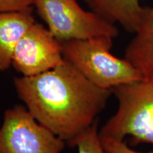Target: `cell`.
Wrapping results in <instances>:
<instances>
[{"mask_svg": "<svg viewBox=\"0 0 153 153\" xmlns=\"http://www.w3.org/2000/svg\"><path fill=\"white\" fill-rule=\"evenodd\" d=\"M33 7L62 43L99 36L115 38L119 34L116 25L84 9L76 0H33Z\"/></svg>", "mask_w": 153, "mask_h": 153, "instance_id": "cell-4", "label": "cell"}, {"mask_svg": "<svg viewBox=\"0 0 153 153\" xmlns=\"http://www.w3.org/2000/svg\"><path fill=\"white\" fill-rule=\"evenodd\" d=\"M63 61L62 42L48 28L35 22L17 44L11 66L22 76H31L52 70Z\"/></svg>", "mask_w": 153, "mask_h": 153, "instance_id": "cell-6", "label": "cell"}, {"mask_svg": "<svg viewBox=\"0 0 153 153\" xmlns=\"http://www.w3.org/2000/svg\"><path fill=\"white\" fill-rule=\"evenodd\" d=\"M111 90L118 101V108L99 135L120 140L130 136L133 145L153 144V79H143Z\"/></svg>", "mask_w": 153, "mask_h": 153, "instance_id": "cell-3", "label": "cell"}, {"mask_svg": "<svg viewBox=\"0 0 153 153\" xmlns=\"http://www.w3.org/2000/svg\"><path fill=\"white\" fill-rule=\"evenodd\" d=\"M14 85L32 116L70 146L93 125L112 94L65 60L41 74L15 77Z\"/></svg>", "mask_w": 153, "mask_h": 153, "instance_id": "cell-1", "label": "cell"}, {"mask_svg": "<svg viewBox=\"0 0 153 153\" xmlns=\"http://www.w3.org/2000/svg\"><path fill=\"white\" fill-rule=\"evenodd\" d=\"M114 38L99 36L62 42L64 60L72 64L94 85L104 89L144 79L126 58L110 52Z\"/></svg>", "mask_w": 153, "mask_h": 153, "instance_id": "cell-2", "label": "cell"}, {"mask_svg": "<svg viewBox=\"0 0 153 153\" xmlns=\"http://www.w3.org/2000/svg\"><path fill=\"white\" fill-rule=\"evenodd\" d=\"M65 144L26 106L15 105L4 111L0 127V153H61Z\"/></svg>", "mask_w": 153, "mask_h": 153, "instance_id": "cell-5", "label": "cell"}, {"mask_svg": "<svg viewBox=\"0 0 153 153\" xmlns=\"http://www.w3.org/2000/svg\"><path fill=\"white\" fill-rule=\"evenodd\" d=\"M145 79H153V7L148 10L125 51V57Z\"/></svg>", "mask_w": 153, "mask_h": 153, "instance_id": "cell-9", "label": "cell"}, {"mask_svg": "<svg viewBox=\"0 0 153 153\" xmlns=\"http://www.w3.org/2000/svg\"><path fill=\"white\" fill-rule=\"evenodd\" d=\"M99 137L101 145L106 153H153V151L149 152H140L134 150L126 144L123 140L109 137L101 136L100 135Z\"/></svg>", "mask_w": 153, "mask_h": 153, "instance_id": "cell-11", "label": "cell"}, {"mask_svg": "<svg viewBox=\"0 0 153 153\" xmlns=\"http://www.w3.org/2000/svg\"><path fill=\"white\" fill-rule=\"evenodd\" d=\"M70 147H76L77 153H106L101 145L97 120L80 134Z\"/></svg>", "mask_w": 153, "mask_h": 153, "instance_id": "cell-10", "label": "cell"}, {"mask_svg": "<svg viewBox=\"0 0 153 153\" xmlns=\"http://www.w3.org/2000/svg\"><path fill=\"white\" fill-rule=\"evenodd\" d=\"M32 10L0 13V71L11 66L17 44L36 22Z\"/></svg>", "mask_w": 153, "mask_h": 153, "instance_id": "cell-8", "label": "cell"}, {"mask_svg": "<svg viewBox=\"0 0 153 153\" xmlns=\"http://www.w3.org/2000/svg\"><path fill=\"white\" fill-rule=\"evenodd\" d=\"M89 10L113 24L135 33L140 26L149 7L141 0H84Z\"/></svg>", "mask_w": 153, "mask_h": 153, "instance_id": "cell-7", "label": "cell"}, {"mask_svg": "<svg viewBox=\"0 0 153 153\" xmlns=\"http://www.w3.org/2000/svg\"><path fill=\"white\" fill-rule=\"evenodd\" d=\"M33 0H0V13L32 9Z\"/></svg>", "mask_w": 153, "mask_h": 153, "instance_id": "cell-12", "label": "cell"}]
</instances>
